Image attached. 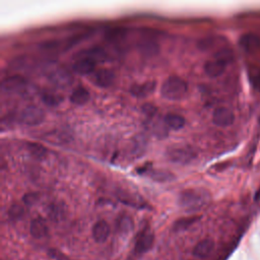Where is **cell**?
Masks as SVG:
<instances>
[{
    "label": "cell",
    "mask_w": 260,
    "mask_h": 260,
    "mask_svg": "<svg viewBox=\"0 0 260 260\" xmlns=\"http://www.w3.org/2000/svg\"><path fill=\"white\" fill-rule=\"evenodd\" d=\"M111 233V228L109 226V224L104 221H98L92 230V234H93V238L97 243H104L107 241V239L109 238Z\"/></svg>",
    "instance_id": "cell-15"
},
{
    "label": "cell",
    "mask_w": 260,
    "mask_h": 260,
    "mask_svg": "<svg viewBox=\"0 0 260 260\" xmlns=\"http://www.w3.org/2000/svg\"><path fill=\"white\" fill-rule=\"evenodd\" d=\"M76 58H86L94 60L95 62H104L107 60V53L106 51L99 46L91 47L85 50H82L76 54Z\"/></svg>",
    "instance_id": "cell-13"
},
{
    "label": "cell",
    "mask_w": 260,
    "mask_h": 260,
    "mask_svg": "<svg viewBox=\"0 0 260 260\" xmlns=\"http://www.w3.org/2000/svg\"><path fill=\"white\" fill-rule=\"evenodd\" d=\"M27 149L30 152V154L38 161L45 160L48 154V149L38 142H28Z\"/></svg>",
    "instance_id": "cell-24"
},
{
    "label": "cell",
    "mask_w": 260,
    "mask_h": 260,
    "mask_svg": "<svg viewBox=\"0 0 260 260\" xmlns=\"http://www.w3.org/2000/svg\"><path fill=\"white\" fill-rule=\"evenodd\" d=\"M47 77L49 81L56 88L64 89L69 86L73 81V76L70 71L63 66H56L49 70Z\"/></svg>",
    "instance_id": "cell-5"
},
{
    "label": "cell",
    "mask_w": 260,
    "mask_h": 260,
    "mask_svg": "<svg viewBox=\"0 0 260 260\" xmlns=\"http://www.w3.org/2000/svg\"><path fill=\"white\" fill-rule=\"evenodd\" d=\"M211 201V193L204 188H187L178 195V204L188 213L202 210Z\"/></svg>",
    "instance_id": "cell-1"
},
{
    "label": "cell",
    "mask_w": 260,
    "mask_h": 260,
    "mask_svg": "<svg viewBox=\"0 0 260 260\" xmlns=\"http://www.w3.org/2000/svg\"><path fill=\"white\" fill-rule=\"evenodd\" d=\"M137 50L144 57H154L160 53L161 48L155 39L145 36L137 42Z\"/></svg>",
    "instance_id": "cell-7"
},
{
    "label": "cell",
    "mask_w": 260,
    "mask_h": 260,
    "mask_svg": "<svg viewBox=\"0 0 260 260\" xmlns=\"http://www.w3.org/2000/svg\"><path fill=\"white\" fill-rule=\"evenodd\" d=\"M157 88V81L155 80H147L141 83H134L130 86V94L139 99H143L151 95Z\"/></svg>",
    "instance_id": "cell-9"
},
{
    "label": "cell",
    "mask_w": 260,
    "mask_h": 260,
    "mask_svg": "<svg viewBox=\"0 0 260 260\" xmlns=\"http://www.w3.org/2000/svg\"><path fill=\"white\" fill-rule=\"evenodd\" d=\"M259 122H260V116H259Z\"/></svg>",
    "instance_id": "cell-35"
},
{
    "label": "cell",
    "mask_w": 260,
    "mask_h": 260,
    "mask_svg": "<svg viewBox=\"0 0 260 260\" xmlns=\"http://www.w3.org/2000/svg\"><path fill=\"white\" fill-rule=\"evenodd\" d=\"M48 253L50 254L51 257H53L56 260H69L64 254H62L60 251H58L56 249H50Z\"/></svg>",
    "instance_id": "cell-32"
},
{
    "label": "cell",
    "mask_w": 260,
    "mask_h": 260,
    "mask_svg": "<svg viewBox=\"0 0 260 260\" xmlns=\"http://www.w3.org/2000/svg\"><path fill=\"white\" fill-rule=\"evenodd\" d=\"M213 122L219 127H229L235 122V114L226 107H219L214 111Z\"/></svg>",
    "instance_id": "cell-8"
},
{
    "label": "cell",
    "mask_w": 260,
    "mask_h": 260,
    "mask_svg": "<svg viewBox=\"0 0 260 260\" xmlns=\"http://www.w3.org/2000/svg\"><path fill=\"white\" fill-rule=\"evenodd\" d=\"M27 80L22 75H12L5 78L2 82V90L5 93H17L23 91Z\"/></svg>",
    "instance_id": "cell-10"
},
{
    "label": "cell",
    "mask_w": 260,
    "mask_h": 260,
    "mask_svg": "<svg viewBox=\"0 0 260 260\" xmlns=\"http://www.w3.org/2000/svg\"><path fill=\"white\" fill-rule=\"evenodd\" d=\"M157 111L158 110H157L155 106H153L152 104H144L142 106V112L148 119L154 118V116L157 115Z\"/></svg>",
    "instance_id": "cell-31"
},
{
    "label": "cell",
    "mask_w": 260,
    "mask_h": 260,
    "mask_svg": "<svg viewBox=\"0 0 260 260\" xmlns=\"http://www.w3.org/2000/svg\"><path fill=\"white\" fill-rule=\"evenodd\" d=\"M96 64H97V62H95L94 60L80 58L74 62L72 68H73V71L77 74L89 75L95 71Z\"/></svg>",
    "instance_id": "cell-17"
},
{
    "label": "cell",
    "mask_w": 260,
    "mask_h": 260,
    "mask_svg": "<svg viewBox=\"0 0 260 260\" xmlns=\"http://www.w3.org/2000/svg\"><path fill=\"white\" fill-rule=\"evenodd\" d=\"M91 99V95H90V92L86 90L85 88H83V86H77V88H75L70 97H69V101L74 104V105H77V106H82L84 104L88 103Z\"/></svg>",
    "instance_id": "cell-19"
},
{
    "label": "cell",
    "mask_w": 260,
    "mask_h": 260,
    "mask_svg": "<svg viewBox=\"0 0 260 260\" xmlns=\"http://www.w3.org/2000/svg\"><path fill=\"white\" fill-rule=\"evenodd\" d=\"M47 216L53 223H59L66 218L67 207L63 201H53L46 209Z\"/></svg>",
    "instance_id": "cell-11"
},
{
    "label": "cell",
    "mask_w": 260,
    "mask_h": 260,
    "mask_svg": "<svg viewBox=\"0 0 260 260\" xmlns=\"http://www.w3.org/2000/svg\"><path fill=\"white\" fill-rule=\"evenodd\" d=\"M38 200H39V194L36 192H29L25 194L23 197V202L28 206L36 204Z\"/></svg>",
    "instance_id": "cell-30"
},
{
    "label": "cell",
    "mask_w": 260,
    "mask_h": 260,
    "mask_svg": "<svg viewBox=\"0 0 260 260\" xmlns=\"http://www.w3.org/2000/svg\"><path fill=\"white\" fill-rule=\"evenodd\" d=\"M148 172L149 177L157 182H169L175 179V176L172 174L171 172L166 171V170H159V169H152V170H148L146 171Z\"/></svg>",
    "instance_id": "cell-25"
},
{
    "label": "cell",
    "mask_w": 260,
    "mask_h": 260,
    "mask_svg": "<svg viewBox=\"0 0 260 260\" xmlns=\"http://www.w3.org/2000/svg\"><path fill=\"white\" fill-rule=\"evenodd\" d=\"M240 47L247 53L256 52L260 48V38L253 33H247L239 39Z\"/></svg>",
    "instance_id": "cell-14"
},
{
    "label": "cell",
    "mask_w": 260,
    "mask_h": 260,
    "mask_svg": "<svg viewBox=\"0 0 260 260\" xmlns=\"http://www.w3.org/2000/svg\"><path fill=\"white\" fill-rule=\"evenodd\" d=\"M201 217L199 216H193V217H186L177 220L174 224H173L172 230L173 232H183L189 229L191 226H193L196 222L200 220Z\"/></svg>",
    "instance_id": "cell-23"
},
{
    "label": "cell",
    "mask_w": 260,
    "mask_h": 260,
    "mask_svg": "<svg viewBox=\"0 0 260 260\" xmlns=\"http://www.w3.org/2000/svg\"><path fill=\"white\" fill-rule=\"evenodd\" d=\"M107 39L112 44H121L124 42V40L127 37V31L125 29H113L106 34Z\"/></svg>",
    "instance_id": "cell-26"
},
{
    "label": "cell",
    "mask_w": 260,
    "mask_h": 260,
    "mask_svg": "<svg viewBox=\"0 0 260 260\" xmlns=\"http://www.w3.org/2000/svg\"><path fill=\"white\" fill-rule=\"evenodd\" d=\"M154 242V235L148 230H142L136 238L135 245H134V252L137 255H141L149 251Z\"/></svg>",
    "instance_id": "cell-6"
},
{
    "label": "cell",
    "mask_w": 260,
    "mask_h": 260,
    "mask_svg": "<svg viewBox=\"0 0 260 260\" xmlns=\"http://www.w3.org/2000/svg\"><path fill=\"white\" fill-rule=\"evenodd\" d=\"M134 229V222L128 215H120L116 221V230L121 235H128Z\"/></svg>",
    "instance_id": "cell-21"
},
{
    "label": "cell",
    "mask_w": 260,
    "mask_h": 260,
    "mask_svg": "<svg viewBox=\"0 0 260 260\" xmlns=\"http://www.w3.org/2000/svg\"><path fill=\"white\" fill-rule=\"evenodd\" d=\"M8 215L11 220L19 221L25 216V209L23 205H21L19 203H15L10 207Z\"/></svg>",
    "instance_id": "cell-28"
},
{
    "label": "cell",
    "mask_w": 260,
    "mask_h": 260,
    "mask_svg": "<svg viewBox=\"0 0 260 260\" xmlns=\"http://www.w3.org/2000/svg\"><path fill=\"white\" fill-rule=\"evenodd\" d=\"M165 157L172 164L185 166L197 158V151L191 145H172L166 149Z\"/></svg>",
    "instance_id": "cell-3"
},
{
    "label": "cell",
    "mask_w": 260,
    "mask_h": 260,
    "mask_svg": "<svg viewBox=\"0 0 260 260\" xmlns=\"http://www.w3.org/2000/svg\"><path fill=\"white\" fill-rule=\"evenodd\" d=\"M152 132L159 138H164L165 136H167L168 132H167V125L165 121L164 123L161 121H155L152 125Z\"/></svg>",
    "instance_id": "cell-29"
},
{
    "label": "cell",
    "mask_w": 260,
    "mask_h": 260,
    "mask_svg": "<svg viewBox=\"0 0 260 260\" xmlns=\"http://www.w3.org/2000/svg\"><path fill=\"white\" fill-rule=\"evenodd\" d=\"M227 65L228 64L226 62H224L220 59L214 58L213 60H209L205 62L204 72L206 73L207 76H210L212 78H216V77L221 76L225 72Z\"/></svg>",
    "instance_id": "cell-16"
},
{
    "label": "cell",
    "mask_w": 260,
    "mask_h": 260,
    "mask_svg": "<svg viewBox=\"0 0 260 260\" xmlns=\"http://www.w3.org/2000/svg\"><path fill=\"white\" fill-rule=\"evenodd\" d=\"M215 248V242L212 239H204L196 244L193 249V255L198 258L207 257Z\"/></svg>",
    "instance_id": "cell-22"
},
{
    "label": "cell",
    "mask_w": 260,
    "mask_h": 260,
    "mask_svg": "<svg viewBox=\"0 0 260 260\" xmlns=\"http://www.w3.org/2000/svg\"><path fill=\"white\" fill-rule=\"evenodd\" d=\"M41 100L48 107H57L62 103L63 98L60 95L46 92V93L42 94Z\"/></svg>",
    "instance_id": "cell-27"
},
{
    "label": "cell",
    "mask_w": 260,
    "mask_h": 260,
    "mask_svg": "<svg viewBox=\"0 0 260 260\" xmlns=\"http://www.w3.org/2000/svg\"><path fill=\"white\" fill-rule=\"evenodd\" d=\"M115 81V73L111 69L101 68L94 73V82L100 88L107 89Z\"/></svg>",
    "instance_id": "cell-12"
},
{
    "label": "cell",
    "mask_w": 260,
    "mask_h": 260,
    "mask_svg": "<svg viewBox=\"0 0 260 260\" xmlns=\"http://www.w3.org/2000/svg\"><path fill=\"white\" fill-rule=\"evenodd\" d=\"M253 84L254 88L260 92V72H258V74L255 75V77L253 78Z\"/></svg>",
    "instance_id": "cell-33"
},
{
    "label": "cell",
    "mask_w": 260,
    "mask_h": 260,
    "mask_svg": "<svg viewBox=\"0 0 260 260\" xmlns=\"http://www.w3.org/2000/svg\"><path fill=\"white\" fill-rule=\"evenodd\" d=\"M30 233L35 239H43L48 236L49 229L44 219L36 218L31 222Z\"/></svg>",
    "instance_id": "cell-18"
},
{
    "label": "cell",
    "mask_w": 260,
    "mask_h": 260,
    "mask_svg": "<svg viewBox=\"0 0 260 260\" xmlns=\"http://www.w3.org/2000/svg\"><path fill=\"white\" fill-rule=\"evenodd\" d=\"M164 121L168 128L174 131L181 130L186 124V119L182 115L174 114V113L167 114L164 118Z\"/></svg>",
    "instance_id": "cell-20"
},
{
    "label": "cell",
    "mask_w": 260,
    "mask_h": 260,
    "mask_svg": "<svg viewBox=\"0 0 260 260\" xmlns=\"http://www.w3.org/2000/svg\"><path fill=\"white\" fill-rule=\"evenodd\" d=\"M45 112L38 106L30 105L22 110L20 113V121L26 126H38L45 120Z\"/></svg>",
    "instance_id": "cell-4"
},
{
    "label": "cell",
    "mask_w": 260,
    "mask_h": 260,
    "mask_svg": "<svg viewBox=\"0 0 260 260\" xmlns=\"http://www.w3.org/2000/svg\"><path fill=\"white\" fill-rule=\"evenodd\" d=\"M188 83L178 75H170L165 79L161 88V96L169 101H179L186 97Z\"/></svg>",
    "instance_id": "cell-2"
},
{
    "label": "cell",
    "mask_w": 260,
    "mask_h": 260,
    "mask_svg": "<svg viewBox=\"0 0 260 260\" xmlns=\"http://www.w3.org/2000/svg\"><path fill=\"white\" fill-rule=\"evenodd\" d=\"M260 199V188L258 189V191L255 193V200H259Z\"/></svg>",
    "instance_id": "cell-34"
}]
</instances>
